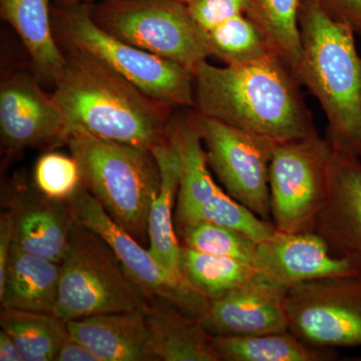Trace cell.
I'll use <instances>...</instances> for the list:
<instances>
[{"label":"cell","instance_id":"obj_9","mask_svg":"<svg viewBox=\"0 0 361 361\" xmlns=\"http://www.w3.org/2000/svg\"><path fill=\"white\" fill-rule=\"evenodd\" d=\"M329 140L314 134L275 144L269 166L271 221L280 232L313 231L329 195Z\"/></svg>","mask_w":361,"mask_h":361},{"label":"cell","instance_id":"obj_33","mask_svg":"<svg viewBox=\"0 0 361 361\" xmlns=\"http://www.w3.org/2000/svg\"><path fill=\"white\" fill-rule=\"evenodd\" d=\"M54 361H99L82 342L71 336L61 344Z\"/></svg>","mask_w":361,"mask_h":361},{"label":"cell","instance_id":"obj_10","mask_svg":"<svg viewBox=\"0 0 361 361\" xmlns=\"http://www.w3.org/2000/svg\"><path fill=\"white\" fill-rule=\"evenodd\" d=\"M285 310L289 331L310 345L361 346V263L346 274L289 287Z\"/></svg>","mask_w":361,"mask_h":361},{"label":"cell","instance_id":"obj_15","mask_svg":"<svg viewBox=\"0 0 361 361\" xmlns=\"http://www.w3.org/2000/svg\"><path fill=\"white\" fill-rule=\"evenodd\" d=\"M361 260L337 256L315 231H276L257 244L254 260L256 270L285 287L346 274L355 270Z\"/></svg>","mask_w":361,"mask_h":361},{"label":"cell","instance_id":"obj_3","mask_svg":"<svg viewBox=\"0 0 361 361\" xmlns=\"http://www.w3.org/2000/svg\"><path fill=\"white\" fill-rule=\"evenodd\" d=\"M301 52L293 70L329 123L330 146L361 160V58L353 28L318 0H300Z\"/></svg>","mask_w":361,"mask_h":361},{"label":"cell","instance_id":"obj_32","mask_svg":"<svg viewBox=\"0 0 361 361\" xmlns=\"http://www.w3.org/2000/svg\"><path fill=\"white\" fill-rule=\"evenodd\" d=\"M13 225L11 214L4 211L0 218V284L6 277L7 264L13 246Z\"/></svg>","mask_w":361,"mask_h":361},{"label":"cell","instance_id":"obj_6","mask_svg":"<svg viewBox=\"0 0 361 361\" xmlns=\"http://www.w3.org/2000/svg\"><path fill=\"white\" fill-rule=\"evenodd\" d=\"M61 268L54 314L66 322L149 306L148 297L130 279L111 247L75 220Z\"/></svg>","mask_w":361,"mask_h":361},{"label":"cell","instance_id":"obj_12","mask_svg":"<svg viewBox=\"0 0 361 361\" xmlns=\"http://www.w3.org/2000/svg\"><path fill=\"white\" fill-rule=\"evenodd\" d=\"M207 161L232 198L271 221L269 166L275 142L196 114Z\"/></svg>","mask_w":361,"mask_h":361},{"label":"cell","instance_id":"obj_31","mask_svg":"<svg viewBox=\"0 0 361 361\" xmlns=\"http://www.w3.org/2000/svg\"><path fill=\"white\" fill-rule=\"evenodd\" d=\"M334 18L343 21L361 37V0H318Z\"/></svg>","mask_w":361,"mask_h":361},{"label":"cell","instance_id":"obj_20","mask_svg":"<svg viewBox=\"0 0 361 361\" xmlns=\"http://www.w3.org/2000/svg\"><path fill=\"white\" fill-rule=\"evenodd\" d=\"M61 264L14 243L0 284L1 308L54 314L61 283Z\"/></svg>","mask_w":361,"mask_h":361},{"label":"cell","instance_id":"obj_27","mask_svg":"<svg viewBox=\"0 0 361 361\" xmlns=\"http://www.w3.org/2000/svg\"><path fill=\"white\" fill-rule=\"evenodd\" d=\"M206 35L211 56L220 59L225 66L253 63L273 54L245 13L220 23Z\"/></svg>","mask_w":361,"mask_h":361},{"label":"cell","instance_id":"obj_11","mask_svg":"<svg viewBox=\"0 0 361 361\" xmlns=\"http://www.w3.org/2000/svg\"><path fill=\"white\" fill-rule=\"evenodd\" d=\"M73 220L96 233L111 247L130 279L152 300L166 301L183 312L201 318L209 299L184 278L169 272L141 242L121 227L84 185L66 202Z\"/></svg>","mask_w":361,"mask_h":361},{"label":"cell","instance_id":"obj_1","mask_svg":"<svg viewBox=\"0 0 361 361\" xmlns=\"http://www.w3.org/2000/svg\"><path fill=\"white\" fill-rule=\"evenodd\" d=\"M193 75L199 115L275 144L316 132L298 80L275 54L244 65L215 66L206 61Z\"/></svg>","mask_w":361,"mask_h":361},{"label":"cell","instance_id":"obj_18","mask_svg":"<svg viewBox=\"0 0 361 361\" xmlns=\"http://www.w3.org/2000/svg\"><path fill=\"white\" fill-rule=\"evenodd\" d=\"M146 310L70 320L68 332L99 361L157 360L152 353Z\"/></svg>","mask_w":361,"mask_h":361},{"label":"cell","instance_id":"obj_26","mask_svg":"<svg viewBox=\"0 0 361 361\" xmlns=\"http://www.w3.org/2000/svg\"><path fill=\"white\" fill-rule=\"evenodd\" d=\"M180 269L188 283L209 300L246 283L256 272L254 265L245 261L203 253L185 246L180 248Z\"/></svg>","mask_w":361,"mask_h":361},{"label":"cell","instance_id":"obj_2","mask_svg":"<svg viewBox=\"0 0 361 361\" xmlns=\"http://www.w3.org/2000/svg\"><path fill=\"white\" fill-rule=\"evenodd\" d=\"M66 130L80 128L110 141L153 149L169 141L171 106L145 94L96 59L71 49L54 82Z\"/></svg>","mask_w":361,"mask_h":361},{"label":"cell","instance_id":"obj_8","mask_svg":"<svg viewBox=\"0 0 361 361\" xmlns=\"http://www.w3.org/2000/svg\"><path fill=\"white\" fill-rule=\"evenodd\" d=\"M169 140L180 161V184L175 211L176 232L202 222L244 233L260 243L276 233L274 224L232 198L214 180L196 115L171 120Z\"/></svg>","mask_w":361,"mask_h":361},{"label":"cell","instance_id":"obj_21","mask_svg":"<svg viewBox=\"0 0 361 361\" xmlns=\"http://www.w3.org/2000/svg\"><path fill=\"white\" fill-rule=\"evenodd\" d=\"M161 173V185L149 209V250L164 267L183 278L180 269V246L173 213L180 184V161L169 140L152 149Z\"/></svg>","mask_w":361,"mask_h":361},{"label":"cell","instance_id":"obj_23","mask_svg":"<svg viewBox=\"0 0 361 361\" xmlns=\"http://www.w3.org/2000/svg\"><path fill=\"white\" fill-rule=\"evenodd\" d=\"M219 361H329L334 349L314 348L289 330L261 336H213Z\"/></svg>","mask_w":361,"mask_h":361},{"label":"cell","instance_id":"obj_25","mask_svg":"<svg viewBox=\"0 0 361 361\" xmlns=\"http://www.w3.org/2000/svg\"><path fill=\"white\" fill-rule=\"evenodd\" d=\"M300 0H247L246 16L273 54L292 71L300 58L298 13Z\"/></svg>","mask_w":361,"mask_h":361},{"label":"cell","instance_id":"obj_14","mask_svg":"<svg viewBox=\"0 0 361 361\" xmlns=\"http://www.w3.org/2000/svg\"><path fill=\"white\" fill-rule=\"evenodd\" d=\"M287 287L256 270L243 285L209 300L204 326L212 336H261L288 330Z\"/></svg>","mask_w":361,"mask_h":361},{"label":"cell","instance_id":"obj_34","mask_svg":"<svg viewBox=\"0 0 361 361\" xmlns=\"http://www.w3.org/2000/svg\"><path fill=\"white\" fill-rule=\"evenodd\" d=\"M0 360L25 361L18 344L6 331H0Z\"/></svg>","mask_w":361,"mask_h":361},{"label":"cell","instance_id":"obj_13","mask_svg":"<svg viewBox=\"0 0 361 361\" xmlns=\"http://www.w3.org/2000/svg\"><path fill=\"white\" fill-rule=\"evenodd\" d=\"M0 134L9 153L66 145V125L52 94L35 78L16 73L0 87Z\"/></svg>","mask_w":361,"mask_h":361},{"label":"cell","instance_id":"obj_30","mask_svg":"<svg viewBox=\"0 0 361 361\" xmlns=\"http://www.w3.org/2000/svg\"><path fill=\"white\" fill-rule=\"evenodd\" d=\"M187 7L197 25L207 33L234 16L246 14L247 0H190Z\"/></svg>","mask_w":361,"mask_h":361},{"label":"cell","instance_id":"obj_17","mask_svg":"<svg viewBox=\"0 0 361 361\" xmlns=\"http://www.w3.org/2000/svg\"><path fill=\"white\" fill-rule=\"evenodd\" d=\"M313 231L327 242L336 255L361 260L360 158L331 149L329 195Z\"/></svg>","mask_w":361,"mask_h":361},{"label":"cell","instance_id":"obj_5","mask_svg":"<svg viewBox=\"0 0 361 361\" xmlns=\"http://www.w3.org/2000/svg\"><path fill=\"white\" fill-rule=\"evenodd\" d=\"M56 18L73 51L101 61L166 106L195 108L193 73L111 35L94 20L90 4L59 6Z\"/></svg>","mask_w":361,"mask_h":361},{"label":"cell","instance_id":"obj_19","mask_svg":"<svg viewBox=\"0 0 361 361\" xmlns=\"http://www.w3.org/2000/svg\"><path fill=\"white\" fill-rule=\"evenodd\" d=\"M152 353L157 360L219 361L200 318L158 299L146 310Z\"/></svg>","mask_w":361,"mask_h":361},{"label":"cell","instance_id":"obj_7","mask_svg":"<svg viewBox=\"0 0 361 361\" xmlns=\"http://www.w3.org/2000/svg\"><path fill=\"white\" fill-rule=\"evenodd\" d=\"M92 14L111 35L191 73L211 56L206 33L178 0H102Z\"/></svg>","mask_w":361,"mask_h":361},{"label":"cell","instance_id":"obj_35","mask_svg":"<svg viewBox=\"0 0 361 361\" xmlns=\"http://www.w3.org/2000/svg\"><path fill=\"white\" fill-rule=\"evenodd\" d=\"M94 0H56L59 6H73L78 4H90Z\"/></svg>","mask_w":361,"mask_h":361},{"label":"cell","instance_id":"obj_36","mask_svg":"<svg viewBox=\"0 0 361 361\" xmlns=\"http://www.w3.org/2000/svg\"><path fill=\"white\" fill-rule=\"evenodd\" d=\"M178 1L183 2V4H187L188 2L190 1V0H178Z\"/></svg>","mask_w":361,"mask_h":361},{"label":"cell","instance_id":"obj_29","mask_svg":"<svg viewBox=\"0 0 361 361\" xmlns=\"http://www.w3.org/2000/svg\"><path fill=\"white\" fill-rule=\"evenodd\" d=\"M33 183L47 198L66 203L84 185L80 165L75 157L58 152H47L37 160Z\"/></svg>","mask_w":361,"mask_h":361},{"label":"cell","instance_id":"obj_16","mask_svg":"<svg viewBox=\"0 0 361 361\" xmlns=\"http://www.w3.org/2000/svg\"><path fill=\"white\" fill-rule=\"evenodd\" d=\"M4 202L13 219L14 243L61 264L73 223L68 203L47 198L35 186L20 183L11 186Z\"/></svg>","mask_w":361,"mask_h":361},{"label":"cell","instance_id":"obj_4","mask_svg":"<svg viewBox=\"0 0 361 361\" xmlns=\"http://www.w3.org/2000/svg\"><path fill=\"white\" fill-rule=\"evenodd\" d=\"M66 145L80 165L85 189L121 227L142 245L148 244L149 209L161 185L153 152L80 128L66 130Z\"/></svg>","mask_w":361,"mask_h":361},{"label":"cell","instance_id":"obj_28","mask_svg":"<svg viewBox=\"0 0 361 361\" xmlns=\"http://www.w3.org/2000/svg\"><path fill=\"white\" fill-rule=\"evenodd\" d=\"M180 245L203 253L224 256L253 264L257 242L244 233L213 223L202 222L178 233Z\"/></svg>","mask_w":361,"mask_h":361},{"label":"cell","instance_id":"obj_24","mask_svg":"<svg viewBox=\"0 0 361 361\" xmlns=\"http://www.w3.org/2000/svg\"><path fill=\"white\" fill-rule=\"evenodd\" d=\"M0 325L18 344L25 361H54L70 336L68 322L49 313L1 308Z\"/></svg>","mask_w":361,"mask_h":361},{"label":"cell","instance_id":"obj_22","mask_svg":"<svg viewBox=\"0 0 361 361\" xmlns=\"http://www.w3.org/2000/svg\"><path fill=\"white\" fill-rule=\"evenodd\" d=\"M51 0H0V14L16 30L37 75L54 84L66 63L51 30Z\"/></svg>","mask_w":361,"mask_h":361}]
</instances>
